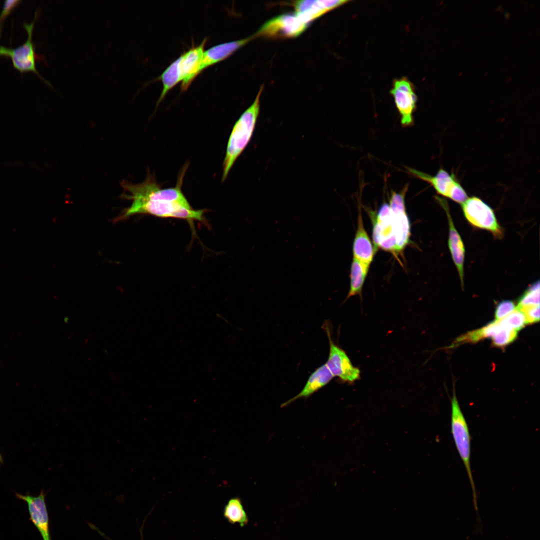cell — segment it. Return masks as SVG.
I'll return each mask as SVG.
<instances>
[{
  "label": "cell",
  "instance_id": "3",
  "mask_svg": "<svg viewBox=\"0 0 540 540\" xmlns=\"http://www.w3.org/2000/svg\"><path fill=\"white\" fill-rule=\"evenodd\" d=\"M68 44L48 48L55 66L52 83L31 97L0 92V112L20 115L28 135L42 145L65 143L79 151L71 133V108L64 81Z\"/></svg>",
  "mask_w": 540,
  "mask_h": 540
},
{
  "label": "cell",
  "instance_id": "7",
  "mask_svg": "<svg viewBox=\"0 0 540 540\" xmlns=\"http://www.w3.org/2000/svg\"><path fill=\"white\" fill-rule=\"evenodd\" d=\"M39 5V1H12L9 4L0 32V55L12 31L16 30Z\"/></svg>",
  "mask_w": 540,
  "mask_h": 540
},
{
  "label": "cell",
  "instance_id": "6",
  "mask_svg": "<svg viewBox=\"0 0 540 540\" xmlns=\"http://www.w3.org/2000/svg\"><path fill=\"white\" fill-rule=\"evenodd\" d=\"M359 122V115L349 120L318 153V157L322 159L325 166V179L314 209L325 200L345 174L364 161Z\"/></svg>",
  "mask_w": 540,
  "mask_h": 540
},
{
  "label": "cell",
  "instance_id": "4",
  "mask_svg": "<svg viewBox=\"0 0 540 540\" xmlns=\"http://www.w3.org/2000/svg\"><path fill=\"white\" fill-rule=\"evenodd\" d=\"M413 77L397 91L384 95L358 115L363 151L362 179L372 180L385 160L399 147L398 136L408 106Z\"/></svg>",
  "mask_w": 540,
  "mask_h": 540
},
{
  "label": "cell",
  "instance_id": "8",
  "mask_svg": "<svg viewBox=\"0 0 540 540\" xmlns=\"http://www.w3.org/2000/svg\"><path fill=\"white\" fill-rule=\"evenodd\" d=\"M507 70L510 75L521 73L540 77V39L526 48Z\"/></svg>",
  "mask_w": 540,
  "mask_h": 540
},
{
  "label": "cell",
  "instance_id": "2",
  "mask_svg": "<svg viewBox=\"0 0 540 540\" xmlns=\"http://www.w3.org/2000/svg\"><path fill=\"white\" fill-rule=\"evenodd\" d=\"M523 171L504 208L470 246L456 281L446 325L444 363L450 361L472 320L500 283L511 255L520 221Z\"/></svg>",
  "mask_w": 540,
  "mask_h": 540
},
{
  "label": "cell",
  "instance_id": "5",
  "mask_svg": "<svg viewBox=\"0 0 540 540\" xmlns=\"http://www.w3.org/2000/svg\"><path fill=\"white\" fill-rule=\"evenodd\" d=\"M508 76L510 74L506 69L490 77L429 91L409 102L398 145L414 134L452 117Z\"/></svg>",
  "mask_w": 540,
  "mask_h": 540
},
{
  "label": "cell",
  "instance_id": "1",
  "mask_svg": "<svg viewBox=\"0 0 540 540\" xmlns=\"http://www.w3.org/2000/svg\"><path fill=\"white\" fill-rule=\"evenodd\" d=\"M368 344L350 374L331 378L321 375L298 343L282 366L270 368L245 361L241 371L246 383L241 394L262 401L263 407L227 441L240 443L278 428L358 437L376 443L409 441L410 420L387 418L363 382Z\"/></svg>",
  "mask_w": 540,
  "mask_h": 540
}]
</instances>
